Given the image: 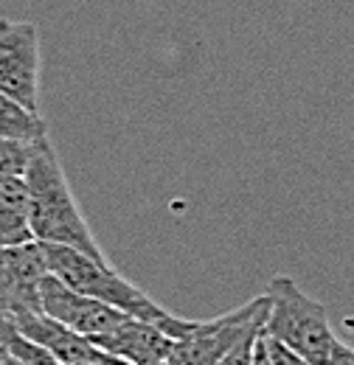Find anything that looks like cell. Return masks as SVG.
I'll list each match as a JSON object with an SVG mask.
<instances>
[{
	"label": "cell",
	"instance_id": "obj_1",
	"mask_svg": "<svg viewBox=\"0 0 354 365\" xmlns=\"http://www.w3.org/2000/svg\"><path fill=\"white\" fill-rule=\"evenodd\" d=\"M26 182L31 194V230L37 242L74 247L96 262H107L88 220L79 211V202L59 163V155L48 138L37 140L34 158L26 169Z\"/></svg>",
	"mask_w": 354,
	"mask_h": 365
},
{
	"label": "cell",
	"instance_id": "obj_2",
	"mask_svg": "<svg viewBox=\"0 0 354 365\" xmlns=\"http://www.w3.org/2000/svg\"><path fill=\"white\" fill-rule=\"evenodd\" d=\"M43 245V242H40ZM45 264L48 273L56 275L62 284H68L71 289L98 298L121 312H127L130 318L155 323L158 329H163L172 340L186 337L197 320L180 318L166 312L163 307H158L141 287H135L133 281H127L118 270H113L107 262H96L85 253L74 250V247H62V245H43Z\"/></svg>",
	"mask_w": 354,
	"mask_h": 365
},
{
	"label": "cell",
	"instance_id": "obj_3",
	"mask_svg": "<svg viewBox=\"0 0 354 365\" xmlns=\"http://www.w3.org/2000/svg\"><path fill=\"white\" fill-rule=\"evenodd\" d=\"M270 312L265 320V334L295 349L315 365H326L338 343L326 307L310 298L293 278L275 275L267 284Z\"/></svg>",
	"mask_w": 354,
	"mask_h": 365
},
{
	"label": "cell",
	"instance_id": "obj_4",
	"mask_svg": "<svg viewBox=\"0 0 354 365\" xmlns=\"http://www.w3.org/2000/svg\"><path fill=\"white\" fill-rule=\"evenodd\" d=\"M270 312V298L259 295L248 304H242L233 312H225L214 320H197L194 329L175 340L169 365H217L248 334L265 331V320Z\"/></svg>",
	"mask_w": 354,
	"mask_h": 365
},
{
	"label": "cell",
	"instance_id": "obj_5",
	"mask_svg": "<svg viewBox=\"0 0 354 365\" xmlns=\"http://www.w3.org/2000/svg\"><path fill=\"white\" fill-rule=\"evenodd\" d=\"M40 26L31 20L0 17V93L31 113H40Z\"/></svg>",
	"mask_w": 354,
	"mask_h": 365
},
{
	"label": "cell",
	"instance_id": "obj_6",
	"mask_svg": "<svg viewBox=\"0 0 354 365\" xmlns=\"http://www.w3.org/2000/svg\"><path fill=\"white\" fill-rule=\"evenodd\" d=\"M45 275V250L37 239L14 247L0 245V315L11 320L23 312H43L40 287Z\"/></svg>",
	"mask_w": 354,
	"mask_h": 365
},
{
	"label": "cell",
	"instance_id": "obj_7",
	"mask_svg": "<svg viewBox=\"0 0 354 365\" xmlns=\"http://www.w3.org/2000/svg\"><path fill=\"white\" fill-rule=\"evenodd\" d=\"M40 307L48 318L59 320L62 326L85 334L90 340L98 334H107V331L118 329L124 320H130L127 312H121L98 298H90V295L71 289L68 284H62L51 273L45 275L43 287H40Z\"/></svg>",
	"mask_w": 354,
	"mask_h": 365
},
{
	"label": "cell",
	"instance_id": "obj_8",
	"mask_svg": "<svg viewBox=\"0 0 354 365\" xmlns=\"http://www.w3.org/2000/svg\"><path fill=\"white\" fill-rule=\"evenodd\" d=\"M11 323H14V329L20 334H26L37 346H43L45 351H51L62 365H127L121 360H116L113 354H107L104 349H98L90 337L62 326L59 320L48 318L45 312H23V315H14Z\"/></svg>",
	"mask_w": 354,
	"mask_h": 365
},
{
	"label": "cell",
	"instance_id": "obj_9",
	"mask_svg": "<svg viewBox=\"0 0 354 365\" xmlns=\"http://www.w3.org/2000/svg\"><path fill=\"white\" fill-rule=\"evenodd\" d=\"M93 343L127 365H163L175 346L163 329L138 318L124 320L118 329L93 337Z\"/></svg>",
	"mask_w": 354,
	"mask_h": 365
},
{
	"label": "cell",
	"instance_id": "obj_10",
	"mask_svg": "<svg viewBox=\"0 0 354 365\" xmlns=\"http://www.w3.org/2000/svg\"><path fill=\"white\" fill-rule=\"evenodd\" d=\"M26 242H34L29 182L20 175L0 178V245L14 247Z\"/></svg>",
	"mask_w": 354,
	"mask_h": 365
},
{
	"label": "cell",
	"instance_id": "obj_11",
	"mask_svg": "<svg viewBox=\"0 0 354 365\" xmlns=\"http://www.w3.org/2000/svg\"><path fill=\"white\" fill-rule=\"evenodd\" d=\"M0 138L40 140V138H48V124L40 113H31L23 104H17L11 96L0 93Z\"/></svg>",
	"mask_w": 354,
	"mask_h": 365
},
{
	"label": "cell",
	"instance_id": "obj_12",
	"mask_svg": "<svg viewBox=\"0 0 354 365\" xmlns=\"http://www.w3.org/2000/svg\"><path fill=\"white\" fill-rule=\"evenodd\" d=\"M34 149H37V140L0 138V178H11V175L26 178V169L34 158Z\"/></svg>",
	"mask_w": 354,
	"mask_h": 365
},
{
	"label": "cell",
	"instance_id": "obj_13",
	"mask_svg": "<svg viewBox=\"0 0 354 365\" xmlns=\"http://www.w3.org/2000/svg\"><path fill=\"white\" fill-rule=\"evenodd\" d=\"M262 340H265L267 357H270V363L273 365H315L312 360H307L304 354H298L295 349L284 346V343H281V340H275V337L262 334Z\"/></svg>",
	"mask_w": 354,
	"mask_h": 365
},
{
	"label": "cell",
	"instance_id": "obj_14",
	"mask_svg": "<svg viewBox=\"0 0 354 365\" xmlns=\"http://www.w3.org/2000/svg\"><path fill=\"white\" fill-rule=\"evenodd\" d=\"M262 331L256 334H248L242 343H236L225 357H222L217 365H253V354H256V343H259Z\"/></svg>",
	"mask_w": 354,
	"mask_h": 365
},
{
	"label": "cell",
	"instance_id": "obj_15",
	"mask_svg": "<svg viewBox=\"0 0 354 365\" xmlns=\"http://www.w3.org/2000/svg\"><path fill=\"white\" fill-rule=\"evenodd\" d=\"M326 365H354V346L343 343V340H338L335 349H332V357H329V363Z\"/></svg>",
	"mask_w": 354,
	"mask_h": 365
},
{
	"label": "cell",
	"instance_id": "obj_16",
	"mask_svg": "<svg viewBox=\"0 0 354 365\" xmlns=\"http://www.w3.org/2000/svg\"><path fill=\"white\" fill-rule=\"evenodd\" d=\"M262 334H265V331H262ZM253 365H273V363H270V357H267V349H265V340H262V337H259V343H256Z\"/></svg>",
	"mask_w": 354,
	"mask_h": 365
},
{
	"label": "cell",
	"instance_id": "obj_17",
	"mask_svg": "<svg viewBox=\"0 0 354 365\" xmlns=\"http://www.w3.org/2000/svg\"><path fill=\"white\" fill-rule=\"evenodd\" d=\"M0 365H26V363H20L17 357H11V354L3 349V360H0Z\"/></svg>",
	"mask_w": 354,
	"mask_h": 365
},
{
	"label": "cell",
	"instance_id": "obj_18",
	"mask_svg": "<svg viewBox=\"0 0 354 365\" xmlns=\"http://www.w3.org/2000/svg\"><path fill=\"white\" fill-rule=\"evenodd\" d=\"M0 360H3V346H0Z\"/></svg>",
	"mask_w": 354,
	"mask_h": 365
},
{
	"label": "cell",
	"instance_id": "obj_19",
	"mask_svg": "<svg viewBox=\"0 0 354 365\" xmlns=\"http://www.w3.org/2000/svg\"><path fill=\"white\" fill-rule=\"evenodd\" d=\"M85 365H101V363H85Z\"/></svg>",
	"mask_w": 354,
	"mask_h": 365
},
{
	"label": "cell",
	"instance_id": "obj_20",
	"mask_svg": "<svg viewBox=\"0 0 354 365\" xmlns=\"http://www.w3.org/2000/svg\"><path fill=\"white\" fill-rule=\"evenodd\" d=\"M163 365H169V363H163Z\"/></svg>",
	"mask_w": 354,
	"mask_h": 365
}]
</instances>
